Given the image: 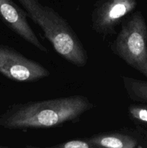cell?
I'll use <instances>...</instances> for the list:
<instances>
[{"label":"cell","mask_w":147,"mask_h":148,"mask_svg":"<svg viewBox=\"0 0 147 148\" xmlns=\"http://www.w3.org/2000/svg\"><path fill=\"white\" fill-rule=\"evenodd\" d=\"M93 106L82 95L14 103L0 115V126L9 130L51 128L76 121Z\"/></svg>","instance_id":"1"},{"label":"cell","mask_w":147,"mask_h":148,"mask_svg":"<svg viewBox=\"0 0 147 148\" xmlns=\"http://www.w3.org/2000/svg\"><path fill=\"white\" fill-rule=\"evenodd\" d=\"M18 1L27 15L42 29L46 38L61 56L78 67L86 66V51L66 19L37 0Z\"/></svg>","instance_id":"2"},{"label":"cell","mask_w":147,"mask_h":148,"mask_svg":"<svg viewBox=\"0 0 147 148\" xmlns=\"http://www.w3.org/2000/svg\"><path fill=\"white\" fill-rule=\"evenodd\" d=\"M110 49L147 78V25L141 12L131 14L122 23Z\"/></svg>","instance_id":"3"},{"label":"cell","mask_w":147,"mask_h":148,"mask_svg":"<svg viewBox=\"0 0 147 148\" xmlns=\"http://www.w3.org/2000/svg\"><path fill=\"white\" fill-rule=\"evenodd\" d=\"M0 73L22 82H35L50 75V72L40 63L3 45H0Z\"/></svg>","instance_id":"4"},{"label":"cell","mask_w":147,"mask_h":148,"mask_svg":"<svg viewBox=\"0 0 147 148\" xmlns=\"http://www.w3.org/2000/svg\"><path fill=\"white\" fill-rule=\"evenodd\" d=\"M136 0H102L92 14V27L96 33L110 36L115 33L122 18L136 7Z\"/></svg>","instance_id":"5"},{"label":"cell","mask_w":147,"mask_h":148,"mask_svg":"<svg viewBox=\"0 0 147 148\" xmlns=\"http://www.w3.org/2000/svg\"><path fill=\"white\" fill-rule=\"evenodd\" d=\"M27 13L12 0H0V20L13 32L40 51L47 53L43 46L30 27Z\"/></svg>","instance_id":"6"},{"label":"cell","mask_w":147,"mask_h":148,"mask_svg":"<svg viewBox=\"0 0 147 148\" xmlns=\"http://www.w3.org/2000/svg\"><path fill=\"white\" fill-rule=\"evenodd\" d=\"M93 147L135 148L139 147L138 142L129 134L123 133H103L86 138Z\"/></svg>","instance_id":"7"},{"label":"cell","mask_w":147,"mask_h":148,"mask_svg":"<svg viewBox=\"0 0 147 148\" xmlns=\"http://www.w3.org/2000/svg\"><path fill=\"white\" fill-rule=\"evenodd\" d=\"M122 84L126 93L131 100L147 103V81L122 76Z\"/></svg>","instance_id":"8"},{"label":"cell","mask_w":147,"mask_h":148,"mask_svg":"<svg viewBox=\"0 0 147 148\" xmlns=\"http://www.w3.org/2000/svg\"><path fill=\"white\" fill-rule=\"evenodd\" d=\"M128 113L133 119L147 124V107L138 105H131Z\"/></svg>","instance_id":"9"},{"label":"cell","mask_w":147,"mask_h":148,"mask_svg":"<svg viewBox=\"0 0 147 148\" xmlns=\"http://www.w3.org/2000/svg\"><path fill=\"white\" fill-rule=\"evenodd\" d=\"M56 148H94L93 146L85 140H73L52 146Z\"/></svg>","instance_id":"10"}]
</instances>
